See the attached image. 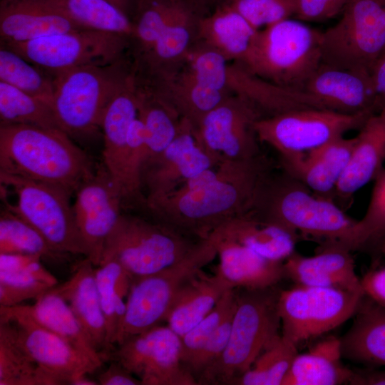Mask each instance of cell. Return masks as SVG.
Wrapping results in <instances>:
<instances>
[{
	"mask_svg": "<svg viewBox=\"0 0 385 385\" xmlns=\"http://www.w3.org/2000/svg\"><path fill=\"white\" fill-rule=\"evenodd\" d=\"M262 115L250 101L231 95L193 127L198 145L217 166L261 154L255 123Z\"/></svg>",
	"mask_w": 385,
	"mask_h": 385,
	"instance_id": "16",
	"label": "cell"
},
{
	"mask_svg": "<svg viewBox=\"0 0 385 385\" xmlns=\"http://www.w3.org/2000/svg\"><path fill=\"white\" fill-rule=\"evenodd\" d=\"M217 251L210 238L200 240L183 259L158 272L134 278L115 344L166 321L182 286L212 262Z\"/></svg>",
	"mask_w": 385,
	"mask_h": 385,
	"instance_id": "8",
	"label": "cell"
},
{
	"mask_svg": "<svg viewBox=\"0 0 385 385\" xmlns=\"http://www.w3.org/2000/svg\"><path fill=\"white\" fill-rule=\"evenodd\" d=\"M281 163L286 173L314 193L332 200L335 197L340 175L324 159L306 153L281 160Z\"/></svg>",
	"mask_w": 385,
	"mask_h": 385,
	"instance_id": "44",
	"label": "cell"
},
{
	"mask_svg": "<svg viewBox=\"0 0 385 385\" xmlns=\"http://www.w3.org/2000/svg\"><path fill=\"white\" fill-rule=\"evenodd\" d=\"M130 37L79 29L20 43H1L51 76L68 69L107 65L123 59Z\"/></svg>",
	"mask_w": 385,
	"mask_h": 385,
	"instance_id": "14",
	"label": "cell"
},
{
	"mask_svg": "<svg viewBox=\"0 0 385 385\" xmlns=\"http://www.w3.org/2000/svg\"><path fill=\"white\" fill-rule=\"evenodd\" d=\"M382 252L384 253V255H385V240L383 243V245H382Z\"/></svg>",
	"mask_w": 385,
	"mask_h": 385,
	"instance_id": "57",
	"label": "cell"
},
{
	"mask_svg": "<svg viewBox=\"0 0 385 385\" xmlns=\"http://www.w3.org/2000/svg\"><path fill=\"white\" fill-rule=\"evenodd\" d=\"M383 54H385V50H384V51ZM383 54H382V55H383ZM382 55H381V56H382Z\"/></svg>",
	"mask_w": 385,
	"mask_h": 385,
	"instance_id": "58",
	"label": "cell"
},
{
	"mask_svg": "<svg viewBox=\"0 0 385 385\" xmlns=\"http://www.w3.org/2000/svg\"><path fill=\"white\" fill-rule=\"evenodd\" d=\"M253 212L299 236L324 239V245L352 250L356 220L332 199L314 193L285 172L272 177Z\"/></svg>",
	"mask_w": 385,
	"mask_h": 385,
	"instance_id": "3",
	"label": "cell"
},
{
	"mask_svg": "<svg viewBox=\"0 0 385 385\" xmlns=\"http://www.w3.org/2000/svg\"><path fill=\"white\" fill-rule=\"evenodd\" d=\"M0 254L31 255L53 260L66 256L56 251L30 223L6 207L0 215Z\"/></svg>",
	"mask_w": 385,
	"mask_h": 385,
	"instance_id": "41",
	"label": "cell"
},
{
	"mask_svg": "<svg viewBox=\"0 0 385 385\" xmlns=\"http://www.w3.org/2000/svg\"><path fill=\"white\" fill-rule=\"evenodd\" d=\"M355 138L349 162L336 188L335 197L341 200L350 199L384 169L385 109L371 115Z\"/></svg>",
	"mask_w": 385,
	"mask_h": 385,
	"instance_id": "24",
	"label": "cell"
},
{
	"mask_svg": "<svg viewBox=\"0 0 385 385\" xmlns=\"http://www.w3.org/2000/svg\"><path fill=\"white\" fill-rule=\"evenodd\" d=\"M209 236L237 242L265 258L280 262L295 252L300 238L299 235L265 220L253 212L229 220Z\"/></svg>",
	"mask_w": 385,
	"mask_h": 385,
	"instance_id": "28",
	"label": "cell"
},
{
	"mask_svg": "<svg viewBox=\"0 0 385 385\" xmlns=\"http://www.w3.org/2000/svg\"><path fill=\"white\" fill-rule=\"evenodd\" d=\"M79 29H86L34 0L1 1V43L25 42Z\"/></svg>",
	"mask_w": 385,
	"mask_h": 385,
	"instance_id": "27",
	"label": "cell"
},
{
	"mask_svg": "<svg viewBox=\"0 0 385 385\" xmlns=\"http://www.w3.org/2000/svg\"><path fill=\"white\" fill-rule=\"evenodd\" d=\"M180 0H146L133 24V37L140 56L154 46L174 16Z\"/></svg>",
	"mask_w": 385,
	"mask_h": 385,
	"instance_id": "46",
	"label": "cell"
},
{
	"mask_svg": "<svg viewBox=\"0 0 385 385\" xmlns=\"http://www.w3.org/2000/svg\"><path fill=\"white\" fill-rule=\"evenodd\" d=\"M366 212L356 220L354 230L352 250H358L385 238V168L374 180Z\"/></svg>",
	"mask_w": 385,
	"mask_h": 385,
	"instance_id": "47",
	"label": "cell"
},
{
	"mask_svg": "<svg viewBox=\"0 0 385 385\" xmlns=\"http://www.w3.org/2000/svg\"><path fill=\"white\" fill-rule=\"evenodd\" d=\"M132 73L123 58L51 75L52 108L61 129L70 137L94 134L108 105Z\"/></svg>",
	"mask_w": 385,
	"mask_h": 385,
	"instance_id": "6",
	"label": "cell"
},
{
	"mask_svg": "<svg viewBox=\"0 0 385 385\" xmlns=\"http://www.w3.org/2000/svg\"><path fill=\"white\" fill-rule=\"evenodd\" d=\"M342 357L371 366H385V307L364 294L351 326L340 338Z\"/></svg>",
	"mask_w": 385,
	"mask_h": 385,
	"instance_id": "30",
	"label": "cell"
},
{
	"mask_svg": "<svg viewBox=\"0 0 385 385\" xmlns=\"http://www.w3.org/2000/svg\"><path fill=\"white\" fill-rule=\"evenodd\" d=\"M155 77L156 84L146 87L168 102L181 118L188 120L193 127L231 96L200 79L184 62L172 72Z\"/></svg>",
	"mask_w": 385,
	"mask_h": 385,
	"instance_id": "23",
	"label": "cell"
},
{
	"mask_svg": "<svg viewBox=\"0 0 385 385\" xmlns=\"http://www.w3.org/2000/svg\"><path fill=\"white\" fill-rule=\"evenodd\" d=\"M302 92L327 109L372 115L376 96L369 71L349 70L322 64L304 85Z\"/></svg>",
	"mask_w": 385,
	"mask_h": 385,
	"instance_id": "20",
	"label": "cell"
},
{
	"mask_svg": "<svg viewBox=\"0 0 385 385\" xmlns=\"http://www.w3.org/2000/svg\"><path fill=\"white\" fill-rule=\"evenodd\" d=\"M360 282L364 294L385 307V267L366 273Z\"/></svg>",
	"mask_w": 385,
	"mask_h": 385,
	"instance_id": "52",
	"label": "cell"
},
{
	"mask_svg": "<svg viewBox=\"0 0 385 385\" xmlns=\"http://www.w3.org/2000/svg\"><path fill=\"white\" fill-rule=\"evenodd\" d=\"M364 296V292L298 284L281 290L282 336L298 348L354 317Z\"/></svg>",
	"mask_w": 385,
	"mask_h": 385,
	"instance_id": "12",
	"label": "cell"
},
{
	"mask_svg": "<svg viewBox=\"0 0 385 385\" xmlns=\"http://www.w3.org/2000/svg\"><path fill=\"white\" fill-rule=\"evenodd\" d=\"M123 11L126 12L128 0H108Z\"/></svg>",
	"mask_w": 385,
	"mask_h": 385,
	"instance_id": "56",
	"label": "cell"
},
{
	"mask_svg": "<svg viewBox=\"0 0 385 385\" xmlns=\"http://www.w3.org/2000/svg\"><path fill=\"white\" fill-rule=\"evenodd\" d=\"M215 166L198 145L191 123L182 118L173 140L141 168L140 183L143 192L146 191L145 205L168 195L192 177Z\"/></svg>",
	"mask_w": 385,
	"mask_h": 385,
	"instance_id": "19",
	"label": "cell"
},
{
	"mask_svg": "<svg viewBox=\"0 0 385 385\" xmlns=\"http://www.w3.org/2000/svg\"><path fill=\"white\" fill-rule=\"evenodd\" d=\"M66 132L0 124V172L61 188L70 195L96 168Z\"/></svg>",
	"mask_w": 385,
	"mask_h": 385,
	"instance_id": "2",
	"label": "cell"
},
{
	"mask_svg": "<svg viewBox=\"0 0 385 385\" xmlns=\"http://www.w3.org/2000/svg\"><path fill=\"white\" fill-rule=\"evenodd\" d=\"M0 121L62 130L49 104L3 81H0Z\"/></svg>",
	"mask_w": 385,
	"mask_h": 385,
	"instance_id": "40",
	"label": "cell"
},
{
	"mask_svg": "<svg viewBox=\"0 0 385 385\" xmlns=\"http://www.w3.org/2000/svg\"><path fill=\"white\" fill-rule=\"evenodd\" d=\"M94 267L85 257L76 266L67 281L51 289L68 302L96 349L108 359L106 319L97 288Z\"/></svg>",
	"mask_w": 385,
	"mask_h": 385,
	"instance_id": "25",
	"label": "cell"
},
{
	"mask_svg": "<svg viewBox=\"0 0 385 385\" xmlns=\"http://www.w3.org/2000/svg\"><path fill=\"white\" fill-rule=\"evenodd\" d=\"M86 29L131 36L133 23L108 0H34Z\"/></svg>",
	"mask_w": 385,
	"mask_h": 385,
	"instance_id": "36",
	"label": "cell"
},
{
	"mask_svg": "<svg viewBox=\"0 0 385 385\" xmlns=\"http://www.w3.org/2000/svg\"><path fill=\"white\" fill-rule=\"evenodd\" d=\"M234 289L220 274L200 270L182 286L167 317L168 326L180 337L200 322L222 296Z\"/></svg>",
	"mask_w": 385,
	"mask_h": 385,
	"instance_id": "31",
	"label": "cell"
},
{
	"mask_svg": "<svg viewBox=\"0 0 385 385\" xmlns=\"http://www.w3.org/2000/svg\"><path fill=\"white\" fill-rule=\"evenodd\" d=\"M230 337L222 354L198 377V384H232L279 335L281 319L277 285L237 289Z\"/></svg>",
	"mask_w": 385,
	"mask_h": 385,
	"instance_id": "5",
	"label": "cell"
},
{
	"mask_svg": "<svg viewBox=\"0 0 385 385\" xmlns=\"http://www.w3.org/2000/svg\"><path fill=\"white\" fill-rule=\"evenodd\" d=\"M138 117L137 83L134 73L106 108L101 123L103 134V165L127 202L125 171L128 133Z\"/></svg>",
	"mask_w": 385,
	"mask_h": 385,
	"instance_id": "21",
	"label": "cell"
},
{
	"mask_svg": "<svg viewBox=\"0 0 385 385\" xmlns=\"http://www.w3.org/2000/svg\"><path fill=\"white\" fill-rule=\"evenodd\" d=\"M342 358L340 338L326 337L296 356L282 385L349 384L353 369L343 364Z\"/></svg>",
	"mask_w": 385,
	"mask_h": 385,
	"instance_id": "34",
	"label": "cell"
},
{
	"mask_svg": "<svg viewBox=\"0 0 385 385\" xmlns=\"http://www.w3.org/2000/svg\"><path fill=\"white\" fill-rule=\"evenodd\" d=\"M41 258L25 254H0V306L11 307L37 299L58 284Z\"/></svg>",
	"mask_w": 385,
	"mask_h": 385,
	"instance_id": "32",
	"label": "cell"
},
{
	"mask_svg": "<svg viewBox=\"0 0 385 385\" xmlns=\"http://www.w3.org/2000/svg\"><path fill=\"white\" fill-rule=\"evenodd\" d=\"M1 185L11 187L16 204L5 207L34 227L58 252L87 256L78 229L71 195L64 190L46 183L0 172Z\"/></svg>",
	"mask_w": 385,
	"mask_h": 385,
	"instance_id": "11",
	"label": "cell"
},
{
	"mask_svg": "<svg viewBox=\"0 0 385 385\" xmlns=\"http://www.w3.org/2000/svg\"><path fill=\"white\" fill-rule=\"evenodd\" d=\"M137 99L138 118L143 123L146 135L145 163L163 151L173 140L182 118L168 102L145 86H140L138 82Z\"/></svg>",
	"mask_w": 385,
	"mask_h": 385,
	"instance_id": "38",
	"label": "cell"
},
{
	"mask_svg": "<svg viewBox=\"0 0 385 385\" xmlns=\"http://www.w3.org/2000/svg\"><path fill=\"white\" fill-rule=\"evenodd\" d=\"M370 116L302 108L261 117L255 123V130L259 141L271 146L284 160L319 148L349 130H359Z\"/></svg>",
	"mask_w": 385,
	"mask_h": 385,
	"instance_id": "13",
	"label": "cell"
},
{
	"mask_svg": "<svg viewBox=\"0 0 385 385\" xmlns=\"http://www.w3.org/2000/svg\"><path fill=\"white\" fill-rule=\"evenodd\" d=\"M234 312L235 311L226 318L203 347L186 365L197 381L200 374L224 351L230 337Z\"/></svg>",
	"mask_w": 385,
	"mask_h": 385,
	"instance_id": "49",
	"label": "cell"
},
{
	"mask_svg": "<svg viewBox=\"0 0 385 385\" xmlns=\"http://www.w3.org/2000/svg\"><path fill=\"white\" fill-rule=\"evenodd\" d=\"M198 241L161 222L122 213L105 243L101 262L118 261L134 279L179 262Z\"/></svg>",
	"mask_w": 385,
	"mask_h": 385,
	"instance_id": "7",
	"label": "cell"
},
{
	"mask_svg": "<svg viewBox=\"0 0 385 385\" xmlns=\"http://www.w3.org/2000/svg\"><path fill=\"white\" fill-rule=\"evenodd\" d=\"M270 160L254 158L220 163L192 177L172 193L146 202L157 221L199 240L220 225L254 212L273 176Z\"/></svg>",
	"mask_w": 385,
	"mask_h": 385,
	"instance_id": "1",
	"label": "cell"
},
{
	"mask_svg": "<svg viewBox=\"0 0 385 385\" xmlns=\"http://www.w3.org/2000/svg\"><path fill=\"white\" fill-rule=\"evenodd\" d=\"M192 14L180 1L172 19L152 48L141 58L154 75L177 69L186 59L192 40Z\"/></svg>",
	"mask_w": 385,
	"mask_h": 385,
	"instance_id": "35",
	"label": "cell"
},
{
	"mask_svg": "<svg viewBox=\"0 0 385 385\" xmlns=\"http://www.w3.org/2000/svg\"><path fill=\"white\" fill-rule=\"evenodd\" d=\"M342 13L322 31V63L370 72L385 50V0H349Z\"/></svg>",
	"mask_w": 385,
	"mask_h": 385,
	"instance_id": "9",
	"label": "cell"
},
{
	"mask_svg": "<svg viewBox=\"0 0 385 385\" xmlns=\"http://www.w3.org/2000/svg\"><path fill=\"white\" fill-rule=\"evenodd\" d=\"M298 348L282 336L277 337L258 356L252 366L232 384L282 385Z\"/></svg>",
	"mask_w": 385,
	"mask_h": 385,
	"instance_id": "42",
	"label": "cell"
},
{
	"mask_svg": "<svg viewBox=\"0 0 385 385\" xmlns=\"http://www.w3.org/2000/svg\"><path fill=\"white\" fill-rule=\"evenodd\" d=\"M230 1V0H227V1Z\"/></svg>",
	"mask_w": 385,
	"mask_h": 385,
	"instance_id": "59",
	"label": "cell"
},
{
	"mask_svg": "<svg viewBox=\"0 0 385 385\" xmlns=\"http://www.w3.org/2000/svg\"><path fill=\"white\" fill-rule=\"evenodd\" d=\"M95 277L104 314L108 356L115 344L125 310V302L133 277L117 260H106L95 268Z\"/></svg>",
	"mask_w": 385,
	"mask_h": 385,
	"instance_id": "37",
	"label": "cell"
},
{
	"mask_svg": "<svg viewBox=\"0 0 385 385\" xmlns=\"http://www.w3.org/2000/svg\"><path fill=\"white\" fill-rule=\"evenodd\" d=\"M324 245L311 257L293 252L284 261L285 278L298 285L364 292L351 251L337 245Z\"/></svg>",
	"mask_w": 385,
	"mask_h": 385,
	"instance_id": "22",
	"label": "cell"
},
{
	"mask_svg": "<svg viewBox=\"0 0 385 385\" xmlns=\"http://www.w3.org/2000/svg\"><path fill=\"white\" fill-rule=\"evenodd\" d=\"M219 264L216 272L234 289H262L285 277L284 262L265 258L237 242L209 236Z\"/></svg>",
	"mask_w": 385,
	"mask_h": 385,
	"instance_id": "26",
	"label": "cell"
},
{
	"mask_svg": "<svg viewBox=\"0 0 385 385\" xmlns=\"http://www.w3.org/2000/svg\"><path fill=\"white\" fill-rule=\"evenodd\" d=\"M185 64L208 85L250 101L265 116L292 110L323 108L306 93L269 83L237 63L232 64L218 53L202 46L190 51Z\"/></svg>",
	"mask_w": 385,
	"mask_h": 385,
	"instance_id": "10",
	"label": "cell"
},
{
	"mask_svg": "<svg viewBox=\"0 0 385 385\" xmlns=\"http://www.w3.org/2000/svg\"><path fill=\"white\" fill-rule=\"evenodd\" d=\"M35 300L33 304H19L11 307L93 359L103 363L108 359L96 349L69 304L60 294L51 289Z\"/></svg>",
	"mask_w": 385,
	"mask_h": 385,
	"instance_id": "33",
	"label": "cell"
},
{
	"mask_svg": "<svg viewBox=\"0 0 385 385\" xmlns=\"http://www.w3.org/2000/svg\"><path fill=\"white\" fill-rule=\"evenodd\" d=\"M237 294V289L228 290L207 316L180 337V357L185 367L226 318L235 311Z\"/></svg>",
	"mask_w": 385,
	"mask_h": 385,
	"instance_id": "45",
	"label": "cell"
},
{
	"mask_svg": "<svg viewBox=\"0 0 385 385\" xmlns=\"http://www.w3.org/2000/svg\"><path fill=\"white\" fill-rule=\"evenodd\" d=\"M370 74L376 96L378 113L385 109V54H383L372 66Z\"/></svg>",
	"mask_w": 385,
	"mask_h": 385,
	"instance_id": "53",
	"label": "cell"
},
{
	"mask_svg": "<svg viewBox=\"0 0 385 385\" xmlns=\"http://www.w3.org/2000/svg\"><path fill=\"white\" fill-rule=\"evenodd\" d=\"M0 81L41 99L52 108L53 87L51 77L2 44L0 49Z\"/></svg>",
	"mask_w": 385,
	"mask_h": 385,
	"instance_id": "43",
	"label": "cell"
},
{
	"mask_svg": "<svg viewBox=\"0 0 385 385\" xmlns=\"http://www.w3.org/2000/svg\"><path fill=\"white\" fill-rule=\"evenodd\" d=\"M89 374H83L75 378L70 384L71 385H98L97 380H93L88 376Z\"/></svg>",
	"mask_w": 385,
	"mask_h": 385,
	"instance_id": "55",
	"label": "cell"
},
{
	"mask_svg": "<svg viewBox=\"0 0 385 385\" xmlns=\"http://www.w3.org/2000/svg\"><path fill=\"white\" fill-rule=\"evenodd\" d=\"M0 320L10 324L19 343L54 385L70 384L81 375L93 374L103 364L11 307L0 306Z\"/></svg>",
	"mask_w": 385,
	"mask_h": 385,
	"instance_id": "17",
	"label": "cell"
},
{
	"mask_svg": "<svg viewBox=\"0 0 385 385\" xmlns=\"http://www.w3.org/2000/svg\"><path fill=\"white\" fill-rule=\"evenodd\" d=\"M349 1V0H295V16L302 21H324L342 12Z\"/></svg>",
	"mask_w": 385,
	"mask_h": 385,
	"instance_id": "50",
	"label": "cell"
},
{
	"mask_svg": "<svg viewBox=\"0 0 385 385\" xmlns=\"http://www.w3.org/2000/svg\"><path fill=\"white\" fill-rule=\"evenodd\" d=\"M277 86L302 92L322 64V31L287 19L258 31L244 59L237 63Z\"/></svg>",
	"mask_w": 385,
	"mask_h": 385,
	"instance_id": "4",
	"label": "cell"
},
{
	"mask_svg": "<svg viewBox=\"0 0 385 385\" xmlns=\"http://www.w3.org/2000/svg\"><path fill=\"white\" fill-rule=\"evenodd\" d=\"M260 30L295 16V0H230L227 2Z\"/></svg>",
	"mask_w": 385,
	"mask_h": 385,
	"instance_id": "48",
	"label": "cell"
},
{
	"mask_svg": "<svg viewBox=\"0 0 385 385\" xmlns=\"http://www.w3.org/2000/svg\"><path fill=\"white\" fill-rule=\"evenodd\" d=\"M108 359L120 363L142 385H197L181 361L180 337L168 326H156L116 344Z\"/></svg>",
	"mask_w": 385,
	"mask_h": 385,
	"instance_id": "15",
	"label": "cell"
},
{
	"mask_svg": "<svg viewBox=\"0 0 385 385\" xmlns=\"http://www.w3.org/2000/svg\"><path fill=\"white\" fill-rule=\"evenodd\" d=\"M349 384L385 385V369H353Z\"/></svg>",
	"mask_w": 385,
	"mask_h": 385,
	"instance_id": "54",
	"label": "cell"
},
{
	"mask_svg": "<svg viewBox=\"0 0 385 385\" xmlns=\"http://www.w3.org/2000/svg\"><path fill=\"white\" fill-rule=\"evenodd\" d=\"M100 385H142L140 380L117 361L109 366L96 379Z\"/></svg>",
	"mask_w": 385,
	"mask_h": 385,
	"instance_id": "51",
	"label": "cell"
},
{
	"mask_svg": "<svg viewBox=\"0 0 385 385\" xmlns=\"http://www.w3.org/2000/svg\"><path fill=\"white\" fill-rule=\"evenodd\" d=\"M0 385H54L19 343L10 324L1 320Z\"/></svg>",
	"mask_w": 385,
	"mask_h": 385,
	"instance_id": "39",
	"label": "cell"
},
{
	"mask_svg": "<svg viewBox=\"0 0 385 385\" xmlns=\"http://www.w3.org/2000/svg\"><path fill=\"white\" fill-rule=\"evenodd\" d=\"M73 210L87 250L86 258L96 267L101 260L105 243L122 214L121 193L103 165L76 191Z\"/></svg>",
	"mask_w": 385,
	"mask_h": 385,
	"instance_id": "18",
	"label": "cell"
},
{
	"mask_svg": "<svg viewBox=\"0 0 385 385\" xmlns=\"http://www.w3.org/2000/svg\"><path fill=\"white\" fill-rule=\"evenodd\" d=\"M258 31L227 3L208 16L199 19L196 24L202 47L236 63L246 56Z\"/></svg>",
	"mask_w": 385,
	"mask_h": 385,
	"instance_id": "29",
	"label": "cell"
}]
</instances>
